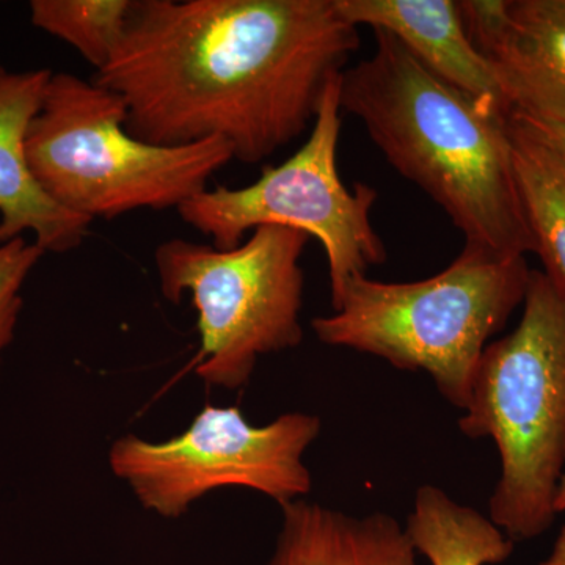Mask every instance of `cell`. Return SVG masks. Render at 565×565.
Returning <instances> with one entry per match:
<instances>
[{
    "label": "cell",
    "instance_id": "obj_1",
    "mask_svg": "<svg viewBox=\"0 0 565 565\" xmlns=\"http://www.w3.org/2000/svg\"><path fill=\"white\" fill-rule=\"evenodd\" d=\"M359 47L337 0H134L93 81L121 96L136 139H222L258 163L310 129Z\"/></svg>",
    "mask_w": 565,
    "mask_h": 565
},
{
    "label": "cell",
    "instance_id": "obj_2",
    "mask_svg": "<svg viewBox=\"0 0 565 565\" xmlns=\"http://www.w3.org/2000/svg\"><path fill=\"white\" fill-rule=\"evenodd\" d=\"M373 33V54L341 74V110L446 212L465 244L526 258L534 241L512 162L511 111L441 81L392 33Z\"/></svg>",
    "mask_w": 565,
    "mask_h": 565
},
{
    "label": "cell",
    "instance_id": "obj_3",
    "mask_svg": "<svg viewBox=\"0 0 565 565\" xmlns=\"http://www.w3.org/2000/svg\"><path fill=\"white\" fill-rule=\"evenodd\" d=\"M530 273L525 256L465 244L455 262L426 280L352 278L333 315L315 318L311 329L332 348L424 371L448 403L465 411L482 353L525 300Z\"/></svg>",
    "mask_w": 565,
    "mask_h": 565
},
{
    "label": "cell",
    "instance_id": "obj_4",
    "mask_svg": "<svg viewBox=\"0 0 565 565\" xmlns=\"http://www.w3.org/2000/svg\"><path fill=\"white\" fill-rule=\"evenodd\" d=\"M459 429L500 452L494 525L514 542L546 533L565 471V292L544 270L530 273L514 332L482 353Z\"/></svg>",
    "mask_w": 565,
    "mask_h": 565
},
{
    "label": "cell",
    "instance_id": "obj_5",
    "mask_svg": "<svg viewBox=\"0 0 565 565\" xmlns=\"http://www.w3.org/2000/svg\"><path fill=\"white\" fill-rule=\"evenodd\" d=\"M126 120L117 93L76 74H52L25 139L41 189L88 221H111L139 210H180L234 159L222 139L147 143L128 132Z\"/></svg>",
    "mask_w": 565,
    "mask_h": 565
},
{
    "label": "cell",
    "instance_id": "obj_6",
    "mask_svg": "<svg viewBox=\"0 0 565 565\" xmlns=\"http://www.w3.org/2000/svg\"><path fill=\"white\" fill-rule=\"evenodd\" d=\"M310 239L299 230L259 226L232 250L185 239L156 248L163 299L180 305L191 294L199 315L195 373L204 384L243 388L259 356L302 343L300 259Z\"/></svg>",
    "mask_w": 565,
    "mask_h": 565
},
{
    "label": "cell",
    "instance_id": "obj_7",
    "mask_svg": "<svg viewBox=\"0 0 565 565\" xmlns=\"http://www.w3.org/2000/svg\"><path fill=\"white\" fill-rule=\"evenodd\" d=\"M341 74L323 92L313 128L291 158L267 167L247 188L215 185L182 204V222L232 250L259 226H285L316 237L329 263L332 307L345 285L386 262L385 245L371 223L377 192L363 182L349 189L338 172Z\"/></svg>",
    "mask_w": 565,
    "mask_h": 565
},
{
    "label": "cell",
    "instance_id": "obj_8",
    "mask_svg": "<svg viewBox=\"0 0 565 565\" xmlns=\"http://www.w3.org/2000/svg\"><path fill=\"white\" fill-rule=\"evenodd\" d=\"M321 429V418L303 412L255 426L241 408L206 405L170 440L121 435L110 445L109 467L141 508L163 519H180L204 494L228 487L255 490L281 508L311 492L303 456Z\"/></svg>",
    "mask_w": 565,
    "mask_h": 565
},
{
    "label": "cell",
    "instance_id": "obj_9",
    "mask_svg": "<svg viewBox=\"0 0 565 565\" xmlns=\"http://www.w3.org/2000/svg\"><path fill=\"white\" fill-rule=\"evenodd\" d=\"M459 7L512 114L565 125V0H462Z\"/></svg>",
    "mask_w": 565,
    "mask_h": 565
},
{
    "label": "cell",
    "instance_id": "obj_10",
    "mask_svg": "<svg viewBox=\"0 0 565 565\" xmlns=\"http://www.w3.org/2000/svg\"><path fill=\"white\" fill-rule=\"evenodd\" d=\"M47 68L0 65V245L31 232L44 253L74 250L92 221L54 202L33 177L25 139L52 77Z\"/></svg>",
    "mask_w": 565,
    "mask_h": 565
},
{
    "label": "cell",
    "instance_id": "obj_11",
    "mask_svg": "<svg viewBox=\"0 0 565 565\" xmlns=\"http://www.w3.org/2000/svg\"><path fill=\"white\" fill-rule=\"evenodd\" d=\"M351 24L390 32L441 81L478 102L511 111L489 62L465 29L455 0H337Z\"/></svg>",
    "mask_w": 565,
    "mask_h": 565
},
{
    "label": "cell",
    "instance_id": "obj_12",
    "mask_svg": "<svg viewBox=\"0 0 565 565\" xmlns=\"http://www.w3.org/2000/svg\"><path fill=\"white\" fill-rule=\"evenodd\" d=\"M263 565H419L393 515H351L310 501L281 505L273 555Z\"/></svg>",
    "mask_w": 565,
    "mask_h": 565
},
{
    "label": "cell",
    "instance_id": "obj_13",
    "mask_svg": "<svg viewBox=\"0 0 565 565\" xmlns=\"http://www.w3.org/2000/svg\"><path fill=\"white\" fill-rule=\"evenodd\" d=\"M512 162L534 253L544 273L565 292V159L511 111Z\"/></svg>",
    "mask_w": 565,
    "mask_h": 565
},
{
    "label": "cell",
    "instance_id": "obj_14",
    "mask_svg": "<svg viewBox=\"0 0 565 565\" xmlns=\"http://www.w3.org/2000/svg\"><path fill=\"white\" fill-rule=\"evenodd\" d=\"M405 531L430 565H497L514 553L515 542L489 516L430 484L416 490Z\"/></svg>",
    "mask_w": 565,
    "mask_h": 565
},
{
    "label": "cell",
    "instance_id": "obj_15",
    "mask_svg": "<svg viewBox=\"0 0 565 565\" xmlns=\"http://www.w3.org/2000/svg\"><path fill=\"white\" fill-rule=\"evenodd\" d=\"M132 6L134 0H33L31 20L99 71L120 46Z\"/></svg>",
    "mask_w": 565,
    "mask_h": 565
},
{
    "label": "cell",
    "instance_id": "obj_16",
    "mask_svg": "<svg viewBox=\"0 0 565 565\" xmlns=\"http://www.w3.org/2000/svg\"><path fill=\"white\" fill-rule=\"evenodd\" d=\"M43 255L39 245L24 237L0 245V363L17 332L22 288Z\"/></svg>",
    "mask_w": 565,
    "mask_h": 565
},
{
    "label": "cell",
    "instance_id": "obj_17",
    "mask_svg": "<svg viewBox=\"0 0 565 565\" xmlns=\"http://www.w3.org/2000/svg\"><path fill=\"white\" fill-rule=\"evenodd\" d=\"M516 117L522 118L527 125L533 126L535 131L541 132L565 159V125L563 122L537 121L533 118L522 117V115H516Z\"/></svg>",
    "mask_w": 565,
    "mask_h": 565
},
{
    "label": "cell",
    "instance_id": "obj_18",
    "mask_svg": "<svg viewBox=\"0 0 565 565\" xmlns=\"http://www.w3.org/2000/svg\"><path fill=\"white\" fill-rule=\"evenodd\" d=\"M541 565H565V525L561 527L552 553Z\"/></svg>",
    "mask_w": 565,
    "mask_h": 565
},
{
    "label": "cell",
    "instance_id": "obj_19",
    "mask_svg": "<svg viewBox=\"0 0 565 565\" xmlns=\"http://www.w3.org/2000/svg\"><path fill=\"white\" fill-rule=\"evenodd\" d=\"M556 514L565 512V471L563 479H561L559 487H557L556 500H555Z\"/></svg>",
    "mask_w": 565,
    "mask_h": 565
}]
</instances>
